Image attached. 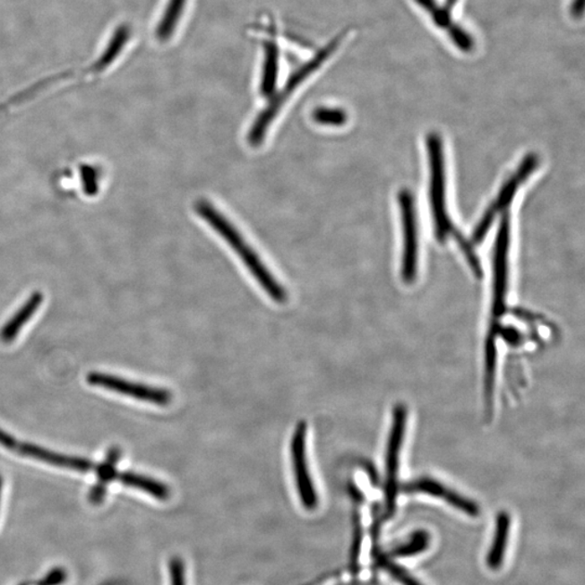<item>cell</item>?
<instances>
[{
	"instance_id": "cell-27",
	"label": "cell",
	"mask_w": 585,
	"mask_h": 585,
	"mask_svg": "<svg viewBox=\"0 0 585 585\" xmlns=\"http://www.w3.org/2000/svg\"><path fill=\"white\" fill-rule=\"evenodd\" d=\"M571 13L573 18H581L584 13V0H572Z\"/></svg>"
},
{
	"instance_id": "cell-2",
	"label": "cell",
	"mask_w": 585,
	"mask_h": 585,
	"mask_svg": "<svg viewBox=\"0 0 585 585\" xmlns=\"http://www.w3.org/2000/svg\"><path fill=\"white\" fill-rule=\"evenodd\" d=\"M346 33L347 30H344V32L335 36L328 45L318 51L317 55H314L309 61L305 62L304 65H300L298 69L295 70L289 75L281 91L274 93L271 102H269L265 110H262L260 116L256 117L255 122H254L250 129V133H248L247 140L252 147L257 148L261 146L263 139L266 137L269 127H271L274 118L277 117L284 103L288 100V98L297 90L298 86L302 85L307 80V77L313 75L315 71H318L324 65V62L328 61L335 54L341 41L346 38Z\"/></svg>"
},
{
	"instance_id": "cell-17",
	"label": "cell",
	"mask_w": 585,
	"mask_h": 585,
	"mask_svg": "<svg viewBox=\"0 0 585 585\" xmlns=\"http://www.w3.org/2000/svg\"><path fill=\"white\" fill-rule=\"evenodd\" d=\"M185 3L186 0H168L157 29V38L159 40L164 41L172 38L185 12Z\"/></svg>"
},
{
	"instance_id": "cell-16",
	"label": "cell",
	"mask_w": 585,
	"mask_h": 585,
	"mask_svg": "<svg viewBox=\"0 0 585 585\" xmlns=\"http://www.w3.org/2000/svg\"><path fill=\"white\" fill-rule=\"evenodd\" d=\"M116 479L120 480L123 485L142 490L144 493L159 500H167L169 498V489L167 485L159 483V481L153 478H149L147 476L124 472L117 474Z\"/></svg>"
},
{
	"instance_id": "cell-4",
	"label": "cell",
	"mask_w": 585,
	"mask_h": 585,
	"mask_svg": "<svg viewBox=\"0 0 585 585\" xmlns=\"http://www.w3.org/2000/svg\"><path fill=\"white\" fill-rule=\"evenodd\" d=\"M511 239V219L505 211L502 217L498 235H496L494 254V298L493 320L486 344H495L500 334V319L506 309L507 283H509V250Z\"/></svg>"
},
{
	"instance_id": "cell-6",
	"label": "cell",
	"mask_w": 585,
	"mask_h": 585,
	"mask_svg": "<svg viewBox=\"0 0 585 585\" xmlns=\"http://www.w3.org/2000/svg\"><path fill=\"white\" fill-rule=\"evenodd\" d=\"M403 237L401 278L411 284L416 281L418 260V237L416 204L413 195L408 189L401 190L398 195Z\"/></svg>"
},
{
	"instance_id": "cell-24",
	"label": "cell",
	"mask_w": 585,
	"mask_h": 585,
	"mask_svg": "<svg viewBox=\"0 0 585 585\" xmlns=\"http://www.w3.org/2000/svg\"><path fill=\"white\" fill-rule=\"evenodd\" d=\"M66 572L62 568H56L51 571L47 576L40 580L39 585H60L66 580Z\"/></svg>"
},
{
	"instance_id": "cell-23",
	"label": "cell",
	"mask_w": 585,
	"mask_h": 585,
	"mask_svg": "<svg viewBox=\"0 0 585 585\" xmlns=\"http://www.w3.org/2000/svg\"><path fill=\"white\" fill-rule=\"evenodd\" d=\"M170 577L172 585H185V569L179 558H175L170 563Z\"/></svg>"
},
{
	"instance_id": "cell-18",
	"label": "cell",
	"mask_w": 585,
	"mask_h": 585,
	"mask_svg": "<svg viewBox=\"0 0 585 585\" xmlns=\"http://www.w3.org/2000/svg\"><path fill=\"white\" fill-rule=\"evenodd\" d=\"M431 535L426 530H417L411 533L406 542L393 547L390 557L410 558L419 555L428 550L431 546Z\"/></svg>"
},
{
	"instance_id": "cell-22",
	"label": "cell",
	"mask_w": 585,
	"mask_h": 585,
	"mask_svg": "<svg viewBox=\"0 0 585 585\" xmlns=\"http://www.w3.org/2000/svg\"><path fill=\"white\" fill-rule=\"evenodd\" d=\"M353 547H351V565L357 567L358 565L359 554L361 551L362 543V528L358 519H356Z\"/></svg>"
},
{
	"instance_id": "cell-9",
	"label": "cell",
	"mask_w": 585,
	"mask_h": 585,
	"mask_svg": "<svg viewBox=\"0 0 585 585\" xmlns=\"http://www.w3.org/2000/svg\"><path fill=\"white\" fill-rule=\"evenodd\" d=\"M87 382L92 386L107 388V390L136 398L138 400L154 403V405L167 406L172 400V395L167 390L137 384V383L123 380L120 377L103 374V373H90L87 375Z\"/></svg>"
},
{
	"instance_id": "cell-5",
	"label": "cell",
	"mask_w": 585,
	"mask_h": 585,
	"mask_svg": "<svg viewBox=\"0 0 585 585\" xmlns=\"http://www.w3.org/2000/svg\"><path fill=\"white\" fill-rule=\"evenodd\" d=\"M539 165V158L537 154H528L527 157L521 160L519 168L516 172L512 174L509 180L502 186L500 194L496 196L495 201L493 204L488 207V210L486 211V213L483 216V219H480L477 226L475 228L473 233L472 243L474 245H479L483 242L486 236L488 235V231L493 226L496 215L501 213L507 209L512 203V199L519 190L522 183L529 178V176L532 172H535V169Z\"/></svg>"
},
{
	"instance_id": "cell-10",
	"label": "cell",
	"mask_w": 585,
	"mask_h": 585,
	"mask_svg": "<svg viewBox=\"0 0 585 585\" xmlns=\"http://www.w3.org/2000/svg\"><path fill=\"white\" fill-rule=\"evenodd\" d=\"M403 490L407 491V493L426 494L434 496V498L447 502L454 509L470 517L478 516L480 512L479 506L475 502L455 493V491L449 489L448 486H444V485L433 478H418L410 481V483L403 486Z\"/></svg>"
},
{
	"instance_id": "cell-13",
	"label": "cell",
	"mask_w": 585,
	"mask_h": 585,
	"mask_svg": "<svg viewBox=\"0 0 585 585\" xmlns=\"http://www.w3.org/2000/svg\"><path fill=\"white\" fill-rule=\"evenodd\" d=\"M510 532L511 517L507 512H501L496 517L494 540L486 558V566L493 571H498L503 565Z\"/></svg>"
},
{
	"instance_id": "cell-8",
	"label": "cell",
	"mask_w": 585,
	"mask_h": 585,
	"mask_svg": "<svg viewBox=\"0 0 585 585\" xmlns=\"http://www.w3.org/2000/svg\"><path fill=\"white\" fill-rule=\"evenodd\" d=\"M306 434V423L299 422L292 438V460L299 498L307 510H314L318 504V496L307 464Z\"/></svg>"
},
{
	"instance_id": "cell-3",
	"label": "cell",
	"mask_w": 585,
	"mask_h": 585,
	"mask_svg": "<svg viewBox=\"0 0 585 585\" xmlns=\"http://www.w3.org/2000/svg\"><path fill=\"white\" fill-rule=\"evenodd\" d=\"M426 149L429 170H431V206L434 220V237L443 245L450 236L457 237L460 232L450 219L446 198V173H444L443 144L442 137L436 133L427 134Z\"/></svg>"
},
{
	"instance_id": "cell-20",
	"label": "cell",
	"mask_w": 585,
	"mask_h": 585,
	"mask_svg": "<svg viewBox=\"0 0 585 585\" xmlns=\"http://www.w3.org/2000/svg\"><path fill=\"white\" fill-rule=\"evenodd\" d=\"M379 565L401 585H423L406 568L392 562L390 556L380 555Z\"/></svg>"
},
{
	"instance_id": "cell-1",
	"label": "cell",
	"mask_w": 585,
	"mask_h": 585,
	"mask_svg": "<svg viewBox=\"0 0 585 585\" xmlns=\"http://www.w3.org/2000/svg\"><path fill=\"white\" fill-rule=\"evenodd\" d=\"M195 210L198 211L201 219H203L213 229L224 237L228 245L241 257L243 262L247 267L252 276L261 284L263 291L269 295V297L279 304L287 302L288 293L277 279L269 271L268 267L262 262L257 253L248 245V243L233 226L232 222L227 219V217L220 213L213 204L207 201H199L195 204Z\"/></svg>"
},
{
	"instance_id": "cell-28",
	"label": "cell",
	"mask_w": 585,
	"mask_h": 585,
	"mask_svg": "<svg viewBox=\"0 0 585 585\" xmlns=\"http://www.w3.org/2000/svg\"><path fill=\"white\" fill-rule=\"evenodd\" d=\"M458 2L459 0H446L443 7L452 13V10L455 6H457Z\"/></svg>"
},
{
	"instance_id": "cell-11",
	"label": "cell",
	"mask_w": 585,
	"mask_h": 585,
	"mask_svg": "<svg viewBox=\"0 0 585 585\" xmlns=\"http://www.w3.org/2000/svg\"><path fill=\"white\" fill-rule=\"evenodd\" d=\"M17 448L19 453L24 455V457L33 458L41 460V462L58 466V468L73 469L81 473H87L96 469L95 463L90 460L56 453L32 443H20Z\"/></svg>"
},
{
	"instance_id": "cell-14",
	"label": "cell",
	"mask_w": 585,
	"mask_h": 585,
	"mask_svg": "<svg viewBox=\"0 0 585 585\" xmlns=\"http://www.w3.org/2000/svg\"><path fill=\"white\" fill-rule=\"evenodd\" d=\"M263 67L261 92L263 97H272L276 93L279 74V47L274 39L263 41Z\"/></svg>"
},
{
	"instance_id": "cell-26",
	"label": "cell",
	"mask_w": 585,
	"mask_h": 585,
	"mask_svg": "<svg viewBox=\"0 0 585 585\" xmlns=\"http://www.w3.org/2000/svg\"><path fill=\"white\" fill-rule=\"evenodd\" d=\"M419 7L428 13H433L439 6L437 0H414Z\"/></svg>"
},
{
	"instance_id": "cell-19",
	"label": "cell",
	"mask_w": 585,
	"mask_h": 585,
	"mask_svg": "<svg viewBox=\"0 0 585 585\" xmlns=\"http://www.w3.org/2000/svg\"><path fill=\"white\" fill-rule=\"evenodd\" d=\"M313 118L320 125L343 126L348 120V116L340 108L320 107L313 112Z\"/></svg>"
},
{
	"instance_id": "cell-21",
	"label": "cell",
	"mask_w": 585,
	"mask_h": 585,
	"mask_svg": "<svg viewBox=\"0 0 585 585\" xmlns=\"http://www.w3.org/2000/svg\"><path fill=\"white\" fill-rule=\"evenodd\" d=\"M449 38L458 49L463 53H470L474 49L475 40L469 32L458 23H452L447 29Z\"/></svg>"
},
{
	"instance_id": "cell-25",
	"label": "cell",
	"mask_w": 585,
	"mask_h": 585,
	"mask_svg": "<svg viewBox=\"0 0 585 585\" xmlns=\"http://www.w3.org/2000/svg\"><path fill=\"white\" fill-rule=\"evenodd\" d=\"M0 444L7 449H14L18 447L17 440L13 436H10L8 433L2 431V429H0Z\"/></svg>"
},
{
	"instance_id": "cell-12",
	"label": "cell",
	"mask_w": 585,
	"mask_h": 585,
	"mask_svg": "<svg viewBox=\"0 0 585 585\" xmlns=\"http://www.w3.org/2000/svg\"><path fill=\"white\" fill-rule=\"evenodd\" d=\"M122 458V450L113 447L108 450L105 460L99 466H96L98 483L92 486L88 495V500L93 505H99L106 498L108 485L117 477L116 465Z\"/></svg>"
},
{
	"instance_id": "cell-29",
	"label": "cell",
	"mask_w": 585,
	"mask_h": 585,
	"mask_svg": "<svg viewBox=\"0 0 585 585\" xmlns=\"http://www.w3.org/2000/svg\"><path fill=\"white\" fill-rule=\"evenodd\" d=\"M2 486H3V478L2 476H0V495H2Z\"/></svg>"
},
{
	"instance_id": "cell-7",
	"label": "cell",
	"mask_w": 585,
	"mask_h": 585,
	"mask_svg": "<svg viewBox=\"0 0 585 585\" xmlns=\"http://www.w3.org/2000/svg\"><path fill=\"white\" fill-rule=\"evenodd\" d=\"M407 418L406 407H396L387 449L386 515L388 516H391L396 511L398 486H400L398 473H400V450L405 438Z\"/></svg>"
},
{
	"instance_id": "cell-15",
	"label": "cell",
	"mask_w": 585,
	"mask_h": 585,
	"mask_svg": "<svg viewBox=\"0 0 585 585\" xmlns=\"http://www.w3.org/2000/svg\"><path fill=\"white\" fill-rule=\"evenodd\" d=\"M43 294L39 292L34 293L32 297L29 298L28 302L24 304V306L21 307L17 314H15L13 317L3 326L2 331H0V340H2L4 343H12V341L17 338L23 326L28 323V321L30 318L33 317L36 310H38L40 307L41 303H43Z\"/></svg>"
}]
</instances>
